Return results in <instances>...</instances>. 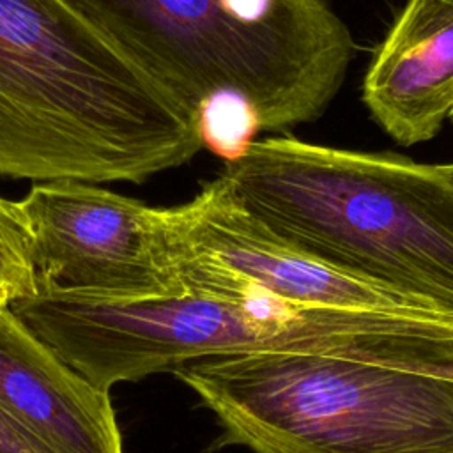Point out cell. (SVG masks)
I'll list each match as a JSON object with an SVG mask.
<instances>
[{"label": "cell", "mask_w": 453, "mask_h": 453, "mask_svg": "<svg viewBox=\"0 0 453 453\" xmlns=\"http://www.w3.org/2000/svg\"><path fill=\"white\" fill-rule=\"evenodd\" d=\"M219 175L292 246L453 315V180L442 165L267 136Z\"/></svg>", "instance_id": "3"}, {"label": "cell", "mask_w": 453, "mask_h": 453, "mask_svg": "<svg viewBox=\"0 0 453 453\" xmlns=\"http://www.w3.org/2000/svg\"><path fill=\"white\" fill-rule=\"evenodd\" d=\"M18 205L37 292L111 301L186 294L166 262L161 207L80 180L37 182Z\"/></svg>", "instance_id": "7"}, {"label": "cell", "mask_w": 453, "mask_h": 453, "mask_svg": "<svg viewBox=\"0 0 453 453\" xmlns=\"http://www.w3.org/2000/svg\"><path fill=\"white\" fill-rule=\"evenodd\" d=\"M202 147L198 117L65 0H0V177L138 184Z\"/></svg>", "instance_id": "2"}, {"label": "cell", "mask_w": 453, "mask_h": 453, "mask_svg": "<svg viewBox=\"0 0 453 453\" xmlns=\"http://www.w3.org/2000/svg\"><path fill=\"white\" fill-rule=\"evenodd\" d=\"M97 28L200 120L225 161L317 120L356 57L326 0H92Z\"/></svg>", "instance_id": "1"}, {"label": "cell", "mask_w": 453, "mask_h": 453, "mask_svg": "<svg viewBox=\"0 0 453 453\" xmlns=\"http://www.w3.org/2000/svg\"><path fill=\"white\" fill-rule=\"evenodd\" d=\"M35 292L32 235L18 202L0 196V306Z\"/></svg>", "instance_id": "10"}, {"label": "cell", "mask_w": 453, "mask_h": 453, "mask_svg": "<svg viewBox=\"0 0 453 453\" xmlns=\"http://www.w3.org/2000/svg\"><path fill=\"white\" fill-rule=\"evenodd\" d=\"M0 453H37L18 426L0 411Z\"/></svg>", "instance_id": "11"}, {"label": "cell", "mask_w": 453, "mask_h": 453, "mask_svg": "<svg viewBox=\"0 0 453 453\" xmlns=\"http://www.w3.org/2000/svg\"><path fill=\"white\" fill-rule=\"evenodd\" d=\"M442 168H444V172L449 175V179L453 180V163H444Z\"/></svg>", "instance_id": "12"}, {"label": "cell", "mask_w": 453, "mask_h": 453, "mask_svg": "<svg viewBox=\"0 0 453 453\" xmlns=\"http://www.w3.org/2000/svg\"><path fill=\"white\" fill-rule=\"evenodd\" d=\"M449 120H453V111H451V115H449Z\"/></svg>", "instance_id": "13"}, {"label": "cell", "mask_w": 453, "mask_h": 453, "mask_svg": "<svg viewBox=\"0 0 453 453\" xmlns=\"http://www.w3.org/2000/svg\"><path fill=\"white\" fill-rule=\"evenodd\" d=\"M0 411L37 453H124L110 391L0 306Z\"/></svg>", "instance_id": "8"}, {"label": "cell", "mask_w": 453, "mask_h": 453, "mask_svg": "<svg viewBox=\"0 0 453 453\" xmlns=\"http://www.w3.org/2000/svg\"><path fill=\"white\" fill-rule=\"evenodd\" d=\"M161 232L168 265L186 294L262 292L301 306L439 313L292 246L248 212L221 175L189 202L161 207Z\"/></svg>", "instance_id": "6"}, {"label": "cell", "mask_w": 453, "mask_h": 453, "mask_svg": "<svg viewBox=\"0 0 453 453\" xmlns=\"http://www.w3.org/2000/svg\"><path fill=\"white\" fill-rule=\"evenodd\" d=\"M361 99L396 143L432 140L453 111V0H407L375 48Z\"/></svg>", "instance_id": "9"}, {"label": "cell", "mask_w": 453, "mask_h": 453, "mask_svg": "<svg viewBox=\"0 0 453 453\" xmlns=\"http://www.w3.org/2000/svg\"><path fill=\"white\" fill-rule=\"evenodd\" d=\"M251 453H453V368L322 352L205 357L172 372Z\"/></svg>", "instance_id": "5"}, {"label": "cell", "mask_w": 453, "mask_h": 453, "mask_svg": "<svg viewBox=\"0 0 453 453\" xmlns=\"http://www.w3.org/2000/svg\"><path fill=\"white\" fill-rule=\"evenodd\" d=\"M27 326L99 389L205 357L322 352L453 368V315L301 306L262 292L111 301L44 292Z\"/></svg>", "instance_id": "4"}]
</instances>
